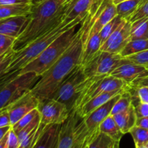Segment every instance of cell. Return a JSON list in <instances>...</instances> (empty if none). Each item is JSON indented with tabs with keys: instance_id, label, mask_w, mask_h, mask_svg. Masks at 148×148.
<instances>
[{
	"instance_id": "1",
	"label": "cell",
	"mask_w": 148,
	"mask_h": 148,
	"mask_svg": "<svg viewBox=\"0 0 148 148\" xmlns=\"http://www.w3.org/2000/svg\"><path fill=\"white\" fill-rule=\"evenodd\" d=\"M85 28V20L80 33L75 41L60 58L40 76L37 83L30 90L39 102L50 98L59 85L77 66L80 65L84 46L82 34Z\"/></svg>"
},
{
	"instance_id": "2",
	"label": "cell",
	"mask_w": 148,
	"mask_h": 148,
	"mask_svg": "<svg viewBox=\"0 0 148 148\" xmlns=\"http://www.w3.org/2000/svg\"><path fill=\"white\" fill-rule=\"evenodd\" d=\"M70 0H43L32 6L30 21L24 31L15 39L12 49L18 51L37 38L60 24Z\"/></svg>"
},
{
	"instance_id": "3",
	"label": "cell",
	"mask_w": 148,
	"mask_h": 148,
	"mask_svg": "<svg viewBox=\"0 0 148 148\" xmlns=\"http://www.w3.org/2000/svg\"><path fill=\"white\" fill-rule=\"evenodd\" d=\"M88 15L77 17L70 23L62 22L60 24L35 39L21 50L15 51L10 64L0 75V86L8 82L13 75L36 59L53 40L65 31L85 20Z\"/></svg>"
},
{
	"instance_id": "4",
	"label": "cell",
	"mask_w": 148,
	"mask_h": 148,
	"mask_svg": "<svg viewBox=\"0 0 148 148\" xmlns=\"http://www.w3.org/2000/svg\"><path fill=\"white\" fill-rule=\"evenodd\" d=\"M85 20L65 31L63 34L53 40L36 59L13 75L10 80L14 79L18 75L27 72H34L38 76H41L60 58V56L75 41L82 30Z\"/></svg>"
},
{
	"instance_id": "5",
	"label": "cell",
	"mask_w": 148,
	"mask_h": 148,
	"mask_svg": "<svg viewBox=\"0 0 148 148\" xmlns=\"http://www.w3.org/2000/svg\"><path fill=\"white\" fill-rule=\"evenodd\" d=\"M100 132L99 129L90 132L75 108L61 124L56 148H86Z\"/></svg>"
},
{
	"instance_id": "6",
	"label": "cell",
	"mask_w": 148,
	"mask_h": 148,
	"mask_svg": "<svg viewBox=\"0 0 148 148\" xmlns=\"http://www.w3.org/2000/svg\"><path fill=\"white\" fill-rule=\"evenodd\" d=\"M88 79L89 77L85 74L84 67L79 65L59 85L49 98L63 103L70 111L74 107L77 97L88 83Z\"/></svg>"
},
{
	"instance_id": "7",
	"label": "cell",
	"mask_w": 148,
	"mask_h": 148,
	"mask_svg": "<svg viewBox=\"0 0 148 148\" xmlns=\"http://www.w3.org/2000/svg\"><path fill=\"white\" fill-rule=\"evenodd\" d=\"M130 86V85L122 79L111 75L89 77L88 83L77 98L73 108L78 111L88 101L103 92L125 89Z\"/></svg>"
},
{
	"instance_id": "8",
	"label": "cell",
	"mask_w": 148,
	"mask_h": 148,
	"mask_svg": "<svg viewBox=\"0 0 148 148\" xmlns=\"http://www.w3.org/2000/svg\"><path fill=\"white\" fill-rule=\"evenodd\" d=\"M40 77L34 72H27L0 86V111L7 108L29 92Z\"/></svg>"
},
{
	"instance_id": "9",
	"label": "cell",
	"mask_w": 148,
	"mask_h": 148,
	"mask_svg": "<svg viewBox=\"0 0 148 148\" xmlns=\"http://www.w3.org/2000/svg\"><path fill=\"white\" fill-rule=\"evenodd\" d=\"M128 61L120 53L100 51L93 59L83 66L84 72L88 77L109 75L114 69Z\"/></svg>"
},
{
	"instance_id": "10",
	"label": "cell",
	"mask_w": 148,
	"mask_h": 148,
	"mask_svg": "<svg viewBox=\"0 0 148 148\" xmlns=\"http://www.w3.org/2000/svg\"><path fill=\"white\" fill-rule=\"evenodd\" d=\"M37 108L40 116V124L45 126L62 124L68 118L70 112L64 103L52 98L39 102Z\"/></svg>"
},
{
	"instance_id": "11",
	"label": "cell",
	"mask_w": 148,
	"mask_h": 148,
	"mask_svg": "<svg viewBox=\"0 0 148 148\" xmlns=\"http://www.w3.org/2000/svg\"><path fill=\"white\" fill-rule=\"evenodd\" d=\"M132 23L124 20L119 27L101 45V51L113 53H120L126 45L131 40Z\"/></svg>"
},
{
	"instance_id": "12",
	"label": "cell",
	"mask_w": 148,
	"mask_h": 148,
	"mask_svg": "<svg viewBox=\"0 0 148 148\" xmlns=\"http://www.w3.org/2000/svg\"><path fill=\"white\" fill-rule=\"evenodd\" d=\"M39 101L29 91L8 107L11 126L15 124L25 115L38 106Z\"/></svg>"
},
{
	"instance_id": "13",
	"label": "cell",
	"mask_w": 148,
	"mask_h": 148,
	"mask_svg": "<svg viewBox=\"0 0 148 148\" xmlns=\"http://www.w3.org/2000/svg\"><path fill=\"white\" fill-rule=\"evenodd\" d=\"M111 75L131 85L139 79L147 77L148 69L145 66L134 64L129 60L114 69Z\"/></svg>"
},
{
	"instance_id": "14",
	"label": "cell",
	"mask_w": 148,
	"mask_h": 148,
	"mask_svg": "<svg viewBox=\"0 0 148 148\" xmlns=\"http://www.w3.org/2000/svg\"><path fill=\"white\" fill-rule=\"evenodd\" d=\"M121 94L112 98L111 100L107 101L106 103L103 104L102 106H101L98 108L94 110L88 116L84 118L85 124H86L87 127L89 130V131L92 132L98 130L100 124L107 117L111 115V111H112V108L114 107V104L116 103L117 100L119 98L120 95Z\"/></svg>"
},
{
	"instance_id": "15",
	"label": "cell",
	"mask_w": 148,
	"mask_h": 148,
	"mask_svg": "<svg viewBox=\"0 0 148 148\" xmlns=\"http://www.w3.org/2000/svg\"><path fill=\"white\" fill-rule=\"evenodd\" d=\"M30 21V14L14 16L0 20V33L17 38Z\"/></svg>"
},
{
	"instance_id": "16",
	"label": "cell",
	"mask_w": 148,
	"mask_h": 148,
	"mask_svg": "<svg viewBox=\"0 0 148 148\" xmlns=\"http://www.w3.org/2000/svg\"><path fill=\"white\" fill-rule=\"evenodd\" d=\"M95 0H70L64 13V20L70 23L79 17H85L90 12Z\"/></svg>"
},
{
	"instance_id": "17",
	"label": "cell",
	"mask_w": 148,
	"mask_h": 148,
	"mask_svg": "<svg viewBox=\"0 0 148 148\" xmlns=\"http://www.w3.org/2000/svg\"><path fill=\"white\" fill-rule=\"evenodd\" d=\"M129 88H125V89L111 91V92H103V93L94 97L92 99L90 100L89 101H88V102H87L85 105L82 106L79 108V111H77V112L78 113V114H79V115L80 116V117H82V119L85 118V117L88 116L90 114H91L94 110L98 108V107L102 106L103 104L106 103L107 101L111 100V98H114V97L123 93L124 91L129 90Z\"/></svg>"
},
{
	"instance_id": "18",
	"label": "cell",
	"mask_w": 148,
	"mask_h": 148,
	"mask_svg": "<svg viewBox=\"0 0 148 148\" xmlns=\"http://www.w3.org/2000/svg\"><path fill=\"white\" fill-rule=\"evenodd\" d=\"M101 45L102 43H101L100 33L87 36L85 40H84L83 51H82L80 62L81 66H85L96 56V55L101 51Z\"/></svg>"
},
{
	"instance_id": "19",
	"label": "cell",
	"mask_w": 148,
	"mask_h": 148,
	"mask_svg": "<svg viewBox=\"0 0 148 148\" xmlns=\"http://www.w3.org/2000/svg\"><path fill=\"white\" fill-rule=\"evenodd\" d=\"M61 124H50L45 127L33 148H56Z\"/></svg>"
},
{
	"instance_id": "20",
	"label": "cell",
	"mask_w": 148,
	"mask_h": 148,
	"mask_svg": "<svg viewBox=\"0 0 148 148\" xmlns=\"http://www.w3.org/2000/svg\"><path fill=\"white\" fill-rule=\"evenodd\" d=\"M113 116L124 134L130 133V130L136 125L137 119L134 106L133 104L127 110L115 114Z\"/></svg>"
},
{
	"instance_id": "21",
	"label": "cell",
	"mask_w": 148,
	"mask_h": 148,
	"mask_svg": "<svg viewBox=\"0 0 148 148\" xmlns=\"http://www.w3.org/2000/svg\"><path fill=\"white\" fill-rule=\"evenodd\" d=\"M32 6V4L0 5V20L14 16L30 14Z\"/></svg>"
},
{
	"instance_id": "22",
	"label": "cell",
	"mask_w": 148,
	"mask_h": 148,
	"mask_svg": "<svg viewBox=\"0 0 148 148\" xmlns=\"http://www.w3.org/2000/svg\"><path fill=\"white\" fill-rule=\"evenodd\" d=\"M98 129H99L100 132L106 134L111 139H112L114 141L118 142V143H120L121 137L124 135L119 126L117 125L114 116L111 115L107 117L100 124Z\"/></svg>"
},
{
	"instance_id": "23",
	"label": "cell",
	"mask_w": 148,
	"mask_h": 148,
	"mask_svg": "<svg viewBox=\"0 0 148 148\" xmlns=\"http://www.w3.org/2000/svg\"><path fill=\"white\" fill-rule=\"evenodd\" d=\"M148 49V39L131 40L122 49L120 54L124 58L140 53Z\"/></svg>"
},
{
	"instance_id": "24",
	"label": "cell",
	"mask_w": 148,
	"mask_h": 148,
	"mask_svg": "<svg viewBox=\"0 0 148 148\" xmlns=\"http://www.w3.org/2000/svg\"><path fill=\"white\" fill-rule=\"evenodd\" d=\"M142 0H126L116 4L117 15L124 20H130Z\"/></svg>"
},
{
	"instance_id": "25",
	"label": "cell",
	"mask_w": 148,
	"mask_h": 148,
	"mask_svg": "<svg viewBox=\"0 0 148 148\" xmlns=\"http://www.w3.org/2000/svg\"><path fill=\"white\" fill-rule=\"evenodd\" d=\"M148 39V17L132 23L131 40Z\"/></svg>"
},
{
	"instance_id": "26",
	"label": "cell",
	"mask_w": 148,
	"mask_h": 148,
	"mask_svg": "<svg viewBox=\"0 0 148 148\" xmlns=\"http://www.w3.org/2000/svg\"><path fill=\"white\" fill-rule=\"evenodd\" d=\"M133 104V97L132 93L130 91V88L127 90L124 91L121 95L119 98L117 100L116 103L114 104V107L111 111V116L121 113L125 111L127 108H130Z\"/></svg>"
},
{
	"instance_id": "27",
	"label": "cell",
	"mask_w": 148,
	"mask_h": 148,
	"mask_svg": "<svg viewBox=\"0 0 148 148\" xmlns=\"http://www.w3.org/2000/svg\"><path fill=\"white\" fill-rule=\"evenodd\" d=\"M134 140L135 148L146 146L148 143V130L135 125L130 132Z\"/></svg>"
},
{
	"instance_id": "28",
	"label": "cell",
	"mask_w": 148,
	"mask_h": 148,
	"mask_svg": "<svg viewBox=\"0 0 148 148\" xmlns=\"http://www.w3.org/2000/svg\"><path fill=\"white\" fill-rule=\"evenodd\" d=\"M124 19L121 18L119 16H116L113 20L108 22L100 31V36L101 38V43H103L109 38V36L119 27Z\"/></svg>"
},
{
	"instance_id": "29",
	"label": "cell",
	"mask_w": 148,
	"mask_h": 148,
	"mask_svg": "<svg viewBox=\"0 0 148 148\" xmlns=\"http://www.w3.org/2000/svg\"><path fill=\"white\" fill-rule=\"evenodd\" d=\"M115 142L103 133L99 132L90 142L88 148H111L115 144Z\"/></svg>"
},
{
	"instance_id": "30",
	"label": "cell",
	"mask_w": 148,
	"mask_h": 148,
	"mask_svg": "<svg viewBox=\"0 0 148 148\" xmlns=\"http://www.w3.org/2000/svg\"><path fill=\"white\" fill-rule=\"evenodd\" d=\"M38 114L39 111L38 110V108H35L33 111L29 112L28 114L25 115L24 116H23L21 119L19 120L15 124L12 126V130L15 132L16 134H17L22 129L24 128V127H25V126H27L29 123L31 122Z\"/></svg>"
},
{
	"instance_id": "31",
	"label": "cell",
	"mask_w": 148,
	"mask_h": 148,
	"mask_svg": "<svg viewBox=\"0 0 148 148\" xmlns=\"http://www.w3.org/2000/svg\"><path fill=\"white\" fill-rule=\"evenodd\" d=\"M148 17V0H142L130 19L131 23Z\"/></svg>"
},
{
	"instance_id": "32",
	"label": "cell",
	"mask_w": 148,
	"mask_h": 148,
	"mask_svg": "<svg viewBox=\"0 0 148 148\" xmlns=\"http://www.w3.org/2000/svg\"><path fill=\"white\" fill-rule=\"evenodd\" d=\"M126 59L133 63L145 66L146 69H148V49L134 55L127 56Z\"/></svg>"
},
{
	"instance_id": "33",
	"label": "cell",
	"mask_w": 148,
	"mask_h": 148,
	"mask_svg": "<svg viewBox=\"0 0 148 148\" xmlns=\"http://www.w3.org/2000/svg\"><path fill=\"white\" fill-rule=\"evenodd\" d=\"M15 39L11 36L0 33V55L3 54L9 49L12 48Z\"/></svg>"
},
{
	"instance_id": "34",
	"label": "cell",
	"mask_w": 148,
	"mask_h": 148,
	"mask_svg": "<svg viewBox=\"0 0 148 148\" xmlns=\"http://www.w3.org/2000/svg\"><path fill=\"white\" fill-rule=\"evenodd\" d=\"M14 53L15 51L13 50L12 48H11L4 53L0 55V75L10 64Z\"/></svg>"
},
{
	"instance_id": "35",
	"label": "cell",
	"mask_w": 148,
	"mask_h": 148,
	"mask_svg": "<svg viewBox=\"0 0 148 148\" xmlns=\"http://www.w3.org/2000/svg\"><path fill=\"white\" fill-rule=\"evenodd\" d=\"M134 110L137 119L148 116V103L139 101L138 103L134 104Z\"/></svg>"
},
{
	"instance_id": "36",
	"label": "cell",
	"mask_w": 148,
	"mask_h": 148,
	"mask_svg": "<svg viewBox=\"0 0 148 148\" xmlns=\"http://www.w3.org/2000/svg\"><path fill=\"white\" fill-rule=\"evenodd\" d=\"M20 147V141L15 132L11 129L9 131L8 140H7V148H19Z\"/></svg>"
},
{
	"instance_id": "37",
	"label": "cell",
	"mask_w": 148,
	"mask_h": 148,
	"mask_svg": "<svg viewBox=\"0 0 148 148\" xmlns=\"http://www.w3.org/2000/svg\"><path fill=\"white\" fill-rule=\"evenodd\" d=\"M11 126L10 116L8 113V108L0 111V128Z\"/></svg>"
},
{
	"instance_id": "38",
	"label": "cell",
	"mask_w": 148,
	"mask_h": 148,
	"mask_svg": "<svg viewBox=\"0 0 148 148\" xmlns=\"http://www.w3.org/2000/svg\"><path fill=\"white\" fill-rule=\"evenodd\" d=\"M20 4H32V3L30 0H0V5Z\"/></svg>"
},
{
	"instance_id": "39",
	"label": "cell",
	"mask_w": 148,
	"mask_h": 148,
	"mask_svg": "<svg viewBox=\"0 0 148 148\" xmlns=\"http://www.w3.org/2000/svg\"><path fill=\"white\" fill-rule=\"evenodd\" d=\"M136 125L148 130V116L137 119Z\"/></svg>"
},
{
	"instance_id": "40",
	"label": "cell",
	"mask_w": 148,
	"mask_h": 148,
	"mask_svg": "<svg viewBox=\"0 0 148 148\" xmlns=\"http://www.w3.org/2000/svg\"><path fill=\"white\" fill-rule=\"evenodd\" d=\"M9 132L4 135V137L0 140V148H7V140H8Z\"/></svg>"
},
{
	"instance_id": "41",
	"label": "cell",
	"mask_w": 148,
	"mask_h": 148,
	"mask_svg": "<svg viewBox=\"0 0 148 148\" xmlns=\"http://www.w3.org/2000/svg\"><path fill=\"white\" fill-rule=\"evenodd\" d=\"M12 126H8V127H2V128H0V140L4 137L6 134L10 131V130L11 129Z\"/></svg>"
},
{
	"instance_id": "42",
	"label": "cell",
	"mask_w": 148,
	"mask_h": 148,
	"mask_svg": "<svg viewBox=\"0 0 148 148\" xmlns=\"http://www.w3.org/2000/svg\"><path fill=\"white\" fill-rule=\"evenodd\" d=\"M30 1H31L32 4H33V5H35V4H38V3L41 2L43 0H30Z\"/></svg>"
},
{
	"instance_id": "43",
	"label": "cell",
	"mask_w": 148,
	"mask_h": 148,
	"mask_svg": "<svg viewBox=\"0 0 148 148\" xmlns=\"http://www.w3.org/2000/svg\"><path fill=\"white\" fill-rule=\"evenodd\" d=\"M111 148H119V143H116Z\"/></svg>"
},
{
	"instance_id": "44",
	"label": "cell",
	"mask_w": 148,
	"mask_h": 148,
	"mask_svg": "<svg viewBox=\"0 0 148 148\" xmlns=\"http://www.w3.org/2000/svg\"><path fill=\"white\" fill-rule=\"evenodd\" d=\"M126 1V0H113V1H114V3L115 4H119V3L121 2V1Z\"/></svg>"
},
{
	"instance_id": "45",
	"label": "cell",
	"mask_w": 148,
	"mask_h": 148,
	"mask_svg": "<svg viewBox=\"0 0 148 148\" xmlns=\"http://www.w3.org/2000/svg\"><path fill=\"white\" fill-rule=\"evenodd\" d=\"M137 148H148L146 147V146H143V147H137Z\"/></svg>"
},
{
	"instance_id": "46",
	"label": "cell",
	"mask_w": 148,
	"mask_h": 148,
	"mask_svg": "<svg viewBox=\"0 0 148 148\" xmlns=\"http://www.w3.org/2000/svg\"><path fill=\"white\" fill-rule=\"evenodd\" d=\"M146 147H148V143H147V145H146Z\"/></svg>"
},
{
	"instance_id": "47",
	"label": "cell",
	"mask_w": 148,
	"mask_h": 148,
	"mask_svg": "<svg viewBox=\"0 0 148 148\" xmlns=\"http://www.w3.org/2000/svg\"><path fill=\"white\" fill-rule=\"evenodd\" d=\"M147 79H148V77H147Z\"/></svg>"
},
{
	"instance_id": "48",
	"label": "cell",
	"mask_w": 148,
	"mask_h": 148,
	"mask_svg": "<svg viewBox=\"0 0 148 148\" xmlns=\"http://www.w3.org/2000/svg\"><path fill=\"white\" fill-rule=\"evenodd\" d=\"M88 147H86V148H88Z\"/></svg>"
},
{
	"instance_id": "49",
	"label": "cell",
	"mask_w": 148,
	"mask_h": 148,
	"mask_svg": "<svg viewBox=\"0 0 148 148\" xmlns=\"http://www.w3.org/2000/svg\"><path fill=\"white\" fill-rule=\"evenodd\" d=\"M147 77H148V76H147Z\"/></svg>"
}]
</instances>
